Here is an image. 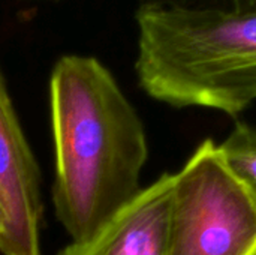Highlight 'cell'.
I'll use <instances>...</instances> for the list:
<instances>
[{
	"instance_id": "cell-2",
	"label": "cell",
	"mask_w": 256,
	"mask_h": 255,
	"mask_svg": "<svg viewBox=\"0 0 256 255\" xmlns=\"http://www.w3.org/2000/svg\"><path fill=\"white\" fill-rule=\"evenodd\" d=\"M141 89L176 108L237 116L256 101V12L136 11Z\"/></svg>"
},
{
	"instance_id": "cell-5",
	"label": "cell",
	"mask_w": 256,
	"mask_h": 255,
	"mask_svg": "<svg viewBox=\"0 0 256 255\" xmlns=\"http://www.w3.org/2000/svg\"><path fill=\"white\" fill-rule=\"evenodd\" d=\"M172 173H164L92 237L57 255H165Z\"/></svg>"
},
{
	"instance_id": "cell-6",
	"label": "cell",
	"mask_w": 256,
	"mask_h": 255,
	"mask_svg": "<svg viewBox=\"0 0 256 255\" xmlns=\"http://www.w3.org/2000/svg\"><path fill=\"white\" fill-rule=\"evenodd\" d=\"M219 149L230 168L256 198V126L237 122Z\"/></svg>"
},
{
	"instance_id": "cell-7",
	"label": "cell",
	"mask_w": 256,
	"mask_h": 255,
	"mask_svg": "<svg viewBox=\"0 0 256 255\" xmlns=\"http://www.w3.org/2000/svg\"><path fill=\"white\" fill-rule=\"evenodd\" d=\"M140 6L170 8L192 12H256V0H140Z\"/></svg>"
},
{
	"instance_id": "cell-8",
	"label": "cell",
	"mask_w": 256,
	"mask_h": 255,
	"mask_svg": "<svg viewBox=\"0 0 256 255\" xmlns=\"http://www.w3.org/2000/svg\"><path fill=\"white\" fill-rule=\"evenodd\" d=\"M4 228H6V212H4L3 203L0 200V236L3 234Z\"/></svg>"
},
{
	"instance_id": "cell-1",
	"label": "cell",
	"mask_w": 256,
	"mask_h": 255,
	"mask_svg": "<svg viewBox=\"0 0 256 255\" xmlns=\"http://www.w3.org/2000/svg\"><path fill=\"white\" fill-rule=\"evenodd\" d=\"M54 141L52 207L70 242L92 237L142 189L144 125L111 71L69 54L50 78Z\"/></svg>"
},
{
	"instance_id": "cell-3",
	"label": "cell",
	"mask_w": 256,
	"mask_h": 255,
	"mask_svg": "<svg viewBox=\"0 0 256 255\" xmlns=\"http://www.w3.org/2000/svg\"><path fill=\"white\" fill-rule=\"evenodd\" d=\"M165 255H256V198L212 138L172 174Z\"/></svg>"
},
{
	"instance_id": "cell-4",
	"label": "cell",
	"mask_w": 256,
	"mask_h": 255,
	"mask_svg": "<svg viewBox=\"0 0 256 255\" xmlns=\"http://www.w3.org/2000/svg\"><path fill=\"white\" fill-rule=\"evenodd\" d=\"M0 200L6 228L2 255H42L44 201L40 171L20 125L4 77L0 71Z\"/></svg>"
}]
</instances>
